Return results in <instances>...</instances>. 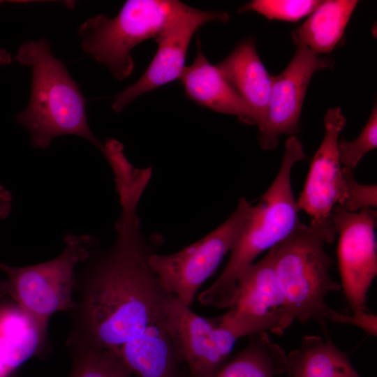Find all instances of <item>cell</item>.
<instances>
[{
    "label": "cell",
    "instance_id": "obj_18",
    "mask_svg": "<svg viewBox=\"0 0 377 377\" xmlns=\"http://www.w3.org/2000/svg\"><path fill=\"white\" fill-rule=\"evenodd\" d=\"M325 334L304 336L300 346L287 354L286 374L289 377H361L348 355L325 331Z\"/></svg>",
    "mask_w": 377,
    "mask_h": 377
},
{
    "label": "cell",
    "instance_id": "obj_20",
    "mask_svg": "<svg viewBox=\"0 0 377 377\" xmlns=\"http://www.w3.org/2000/svg\"><path fill=\"white\" fill-rule=\"evenodd\" d=\"M286 351L267 332L257 333L212 377H276L286 374Z\"/></svg>",
    "mask_w": 377,
    "mask_h": 377
},
{
    "label": "cell",
    "instance_id": "obj_27",
    "mask_svg": "<svg viewBox=\"0 0 377 377\" xmlns=\"http://www.w3.org/2000/svg\"><path fill=\"white\" fill-rule=\"evenodd\" d=\"M12 59L10 53L5 50L0 49V66L10 64Z\"/></svg>",
    "mask_w": 377,
    "mask_h": 377
},
{
    "label": "cell",
    "instance_id": "obj_1",
    "mask_svg": "<svg viewBox=\"0 0 377 377\" xmlns=\"http://www.w3.org/2000/svg\"><path fill=\"white\" fill-rule=\"evenodd\" d=\"M114 182L121 207L116 239L104 249L96 242L75 269L66 346L104 349L117 355L124 343L164 324L172 295L151 267L154 253L140 230L137 208L147 179L123 172Z\"/></svg>",
    "mask_w": 377,
    "mask_h": 377
},
{
    "label": "cell",
    "instance_id": "obj_11",
    "mask_svg": "<svg viewBox=\"0 0 377 377\" xmlns=\"http://www.w3.org/2000/svg\"><path fill=\"white\" fill-rule=\"evenodd\" d=\"M173 346L189 377H212L228 360L237 338L219 324L202 317L172 295L164 320Z\"/></svg>",
    "mask_w": 377,
    "mask_h": 377
},
{
    "label": "cell",
    "instance_id": "obj_2",
    "mask_svg": "<svg viewBox=\"0 0 377 377\" xmlns=\"http://www.w3.org/2000/svg\"><path fill=\"white\" fill-rule=\"evenodd\" d=\"M16 59L31 68L29 103L15 117L29 131L31 145L45 149L57 137L75 135L103 152L87 123L84 98L64 64L52 54L46 38L24 42Z\"/></svg>",
    "mask_w": 377,
    "mask_h": 377
},
{
    "label": "cell",
    "instance_id": "obj_26",
    "mask_svg": "<svg viewBox=\"0 0 377 377\" xmlns=\"http://www.w3.org/2000/svg\"><path fill=\"white\" fill-rule=\"evenodd\" d=\"M12 200L10 193L0 184V219H5L10 214Z\"/></svg>",
    "mask_w": 377,
    "mask_h": 377
},
{
    "label": "cell",
    "instance_id": "obj_13",
    "mask_svg": "<svg viewBox=\"0 0 377 377\" xmlns=\"http://www.w3.org/2000/svg\"><path fill=\"white\" fill-rule=\"evenodd\" d=\"M323 140L311 162L297 200L300 209L318 223L331 217L342 193V168L338 152L339 136L346 124L339 108H330L324 118Z\"/></svg>",
    "mask_w": 377,
    "mask_h": 377
},
{
    "label": "cell",
    "instance_id": "obj_16",
    "mask_svg": "<svg viewBox=\"0 0 377 377\" xmlns=\"http://www.w3.org/2000/svg\"><path fill=\"white\" fill-rule=\"evenodd\" d=\"M188 98L215 112L236 116L246 124L256 125L248 105L227 82L216 66L211 64L198 42V51L191 66L179 78Z\"/></svg>",
    "mask_w": 377,
    "mask_h": 377
},
{
    "label": "cell",
    "instance_id": "obj_8",
    "mask_svg": "<svg viewBox=\"0 0 377 377\" xmlns=\"http://www.w3.org/2000/svg\"><path fill=\"white\" fill-rule=\"evenodd\" d=\"M219 324L237 339L260 332L281 335L289 327L274 270L272 249L239 276Z\"/></svg>",
    "mask_w": 377,
    "mask_h": 377
},
{
    "label": "cell",
    "instance_id": "obj_28",
    "mask_svg": "<svg viewBox=\"0 0 377 377\" xmlns=\"http://www.w3.org/2000/svg\"><path fill=\"white\" fill-rule=\"evenodd\" d=\"M8 295L7 281L0 280V300Z\"/></svg>",
    "mask_w": 377,
    "mask_h": 377
},
{
    "label": "cell",
    "instance_id": "obj_6",
    "mask_svg": "<svg viewBox=\"0 0 377 377\" xmlns=\"http://www.w3.org/2000/svg\"><path fill=\"white\" fill-rule=\"evenodd\" d=\"M64 242L63 252L45 263L26 267L0 263V269L8 276L9 295L47 324L55 313L72 310L75 269L88 257L97 240L90 236L69 235Z\"/></svg>",
    "mask_w": 377,
    "mask_h": 377
},
{
    "label": "cell",
    "instance_id": "obj_3",
    "mask_svg": "<svg viewBox=\"0 0 377 377\" xmlns=\"http://www.w3.org/2000/svg\"><path fill=\"white\" fill-rule=\"evenodd\" d=\"M305 157L300 140L294 135L290 137L275 179L253 206L224 269L210 287L200 293V304L228 308L241 274L258 255L283 241L302 223L290 175L293 165Z\"/></svg>",
    "mask_w": 377,
    "mask_h": 377
},
{
    "label": "cell",
    "instance_id": "obj_19",
    "mask_svg": "<svg viewBox=\"0 0 377 377\" xmlns=\"http://www.w3.org/2000/svg\"><path fill=\"white\" fill-rule=\"evenodd\" d=\"M355 0H328L292 31L296 46H305L318 54L330 53L343 36L345 28L356 7Z\"/></svg>",
    "mask_w": 377,
    "mask_h": 377
},
{
    "label": "cell",
    "instance_id": "obj_25",
    "mask_svg": "<svg viewBox=\"0 0 377 377\" xmlns=\"http://www.w3.org/2000/svg\"><path fill=\"white\" fill-rule=\"evenodd\" d=\"M323 320H330L337 323H344L357 327L364 330L369 335L376 337L377 317L368 311L352 312L351 314L337 311L327 307Z\"/></svg>",
    "mask_w": 377,
    "mask_h": 377
},
{
    "label": "cell",
    "instance_id": "obj_9",
    "mask_svg": "<svg viewBox=\"0 0 377 377\" xmlns=\"http://www.w3.org/2000/svg\"><path fill=\"white\" fill-rule=\"evenodd\" d=\"M331 216L339 235L341 289L352 312L368 311L367 294L377 274L376 210L349 212L337 205Z\"/></svg>",
    "mask_w": 377,
    "mask_h": 377
},
{
    "label": "cell",
    "instance_id": "obj_10",
    "mask_svg": "<svg viewBox=\"0 0 377 377\" xmlns=\"http://www.w3.org/2000/svg\"><path fill=\"white\" fill-rule=\"evenodd\" d=\"M229 19L226 12L201 10L182 2L155 38L158 49L148 68L135 83L115 97L112 110L121 112L140 95L179 79L195 31L209 22L226 23Z\"/></svg>",
    "mask_w": 377,
    "mask_h": 377
},
{
    "label": "cell",
    "instance_id": "obj_21",
    "mask_svg": "<svg viewBox=\"0 0 377 377\" xmlns=\"http://www.w3.org/2000/svg\"><path fill=\"white\" fill-rule=\"evenodd\" d=\"M72 358L68 377H131V372L112 352L86 346L67 347Z\"/></svg>",
    "mask_w": 377,
    "mask_h": 377
},
{
    "label": "cell",
    "instance_id": "obj_14",
    "mask_svg": "<svg viewBox=\"0 0 377 377\" xmlns=\"http://www.w3.org/2000/svg\"><path fill=\"white\" fill-rule=\"evenodd\" d=\"M50 348L48 324L29 313L10 295L0 300V377H8Z\"/></svg>",
    "mask_w": 377,
    "mask_h": 377
},
{
    "label": "cell",
    "instance_id": "obj_7",
    "mask_svg": "<svg viewBox=\"0 0 377 377\" xmlns=\"http://www.w3.org/2000/svg\"><path fill=\"white\" fill-rule=\"evenodd\" d=\"M253 208L241 198L229 218L203 238L172 254L152 253L150 263L163 289L191 307L198 289L237 244Z\"/></svg>",
    "mask_w": 377,
    "mask_h": 377
},
{
    "label": "cell",
    "instance_id": "obj_12",
    "mask_svg": "<svg viewBox=\"0 0 377 377\" xmlns=\"http://www.w3.org/2000/svg\"><path fill=\"white\" fill-rule=\"evenodd\" d=\"M333 61L319 57L305 46L297 50L288 66L272 76V90L266 123L259 135L263 149H274L283 134L297 133L305 94L315 72L330 67Z\"/></svg>",
    "mask_w": 377,
    "mask_h": 377
},
{
    "label": "cell",
    "instance_id": "obj_23",
    "mask_svg": "<svg viewBox=\"0 0 377 377\" xmlns=\"http://www.w3.org/2000/svg\"><path fill=\"white\" fill-rule=\"evenodd\" d=\"M377 146V109L375 105L370 117L359 136L353 141L341 140L338 152L341 165L353 170L363 156Z\"/></svg>",
    "mask_w": 377,
    "mask_h": 377
},
{
    "label": "cell",
    "instance_id": "obj_17",
    "mask_svg": "<svg viewBox=\"0 0 377 377\" xmlns=\"http://www.w3.org/2000/svg\"><path fill=\"white\" fill-rule=\"evenodd\" d=\"M117 356L138 377H189L163 325L124 343Z\"/></svg>",
    "mask_w": 377,
    "mask_h": 377
},
{
    "label": "cell",
    "instance_id": "obj_22",
    "mask_svg": "<svg viewBox=\"0 0 377 377\" xmlns=\"http://www.w3.org/2000/svg\"><path fill=\"white\" fill-rule=\"evenodd\" d=\"M322 2L318 0H254L242 6L239 11L253 10L269 20L296 22L311 14Z\"/></svg>",
    "mask_w": 377,
    "mask_h": 377
},
{
    "label": "cell",
    "instance_id": "obj_15",
    "mask_svg": "<svg viewBox=\"0 0 377 377\" xmlns=\"http://www.w3.org/2000/svg\"><path fill=\"white\" fill-rule=\"evenodd\" d=\"M215 66L248 105L261 131L267 117L272 76L258 56L254 40L244 39Z\"/></svg>",
    "mask_w": 377,
    "mask_h": 377
},
{
    "label": "cell",
    "instance_id": "obj_4",
    "mask_svg": "<svg viewBox=\"0 0 377 377\" xmlns=\"http://www.w3.org/2000/svg\"><path fill=\"white\" fill-rule=\"evenodd\" d=\"M337 231L330 219L310 225L302 223L283 241L272 247L274 270L283 300L286 322L317 321L325 327V297L341 289L330 273L332 260L325 244L332 243Z\"/></svg>",
    "mask_w": 377,
    "mask_h": 377
},
{
    "label": "cell",
    "instance_id": "obj_5",
    "mask_svg": "<svg viewBox=\"0 0 377 377\" xmlns=\"http://www.w3.org/2000/svg\"><path fill=\"white\" fill-rule=\"evenodd\" d=\"M182 2L174 0H129L113 18L97 15L78 29L83 50L105 66L118 80L134 68L132 49L154 38Z\"/></svg>",
    "mask_w": 377,
    "mask_h": 377
},
{
    "label": "cell",
    "instance_id": "obj_24",
    "mask_svg": "<svg viewBox=\"0 0 377 377\" xmlns=\"http://www.w3.org/2000/svg\"><path fill=\"white\" fill-rule=\"evenodd\" d=\"M342 193L337 205L349 212L376 209V184H362L356 182L353 170L342 167Z\"/></svg>",
    "mask_w": 377,
    "mask_h": 377
}]
</instances>
